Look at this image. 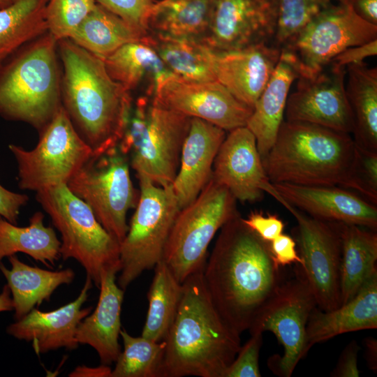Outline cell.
<instances>
[{"instance_id": "obj_43", "label": "cell", "mask_w": 377, "mask_h": 377, "mask_svg": "<svg viewBox=\"0 0 377 377\" xmlns=\"http://www.w3.org/2000/svg\"><path fill=\"white\" fill-rule=\"evenodd\" d=\"M269 245L272 258L279 267L293 263L302 265V259L295 249L296 243L290 235L281 233Z\"/></svg>"}, {"instance_id": "obj_25", "label": "cell", "mask_w": 377, "mask_h": 377, "mask_svg": "<svg viewBox=\"0 0 377 377\" xmlns=\"http://www.w3.org/2000/svg\"><path fill=\"white\" fill-rule=\"evenodd\" d=\"M376 328L377 272L348 302L331 311L313 309L306 327L307 348L343 333Z\"/></svg>"}, {"instance_id": "obj_14", "label": "cell", "mask_w": 377, "mask_h": 377, "mask_svg": "<svg viewBox=\"0 0 377 377\" xmlns=\"http://www.w3.org/2000/svg\"><path fill=\"white\" fill-rule=\"evenodd\" d=\"M191 119L164 106L153 96L147 130L139 147L128 158L137 177H145L160 186L172 184Z\"/></svg>"}, {"instance_id": "obj_26", "label": "cell", "mask_w": 377, "mask_h": 377, "mask_svg": "<svg viewBox=\"0 0 377 377\" xmlns=\"http://www.w3.org/2000/svg\"><path fill=\"white\" fill-rule=\"evenodd\" d=\"M8 260L10 269L1 263L0 270L10 291L15 320L44 301H48L58 287L70 284L75 278V272L71 268L52 271L30 266L15 254L9 256Z\"/></svg>"}, {"instance_id": "obj_27", "label": "cell", "mask_w": 377, "mask_h": 377, "mask_svg": "<svg viewBox=\"0 0 377 377\" xmlns=\"http://www.w3.org/2000/svg\"><path fill=\"white\" fill-rule=\"evenodd\" d=\"M102 59L110 77L130 92L147 84L146 94L154 96L163 82L176 77L142 39L122 45Z\"/></svg>"}, {"instance_id": "obj_37", "label": "cell", "mask_w": 377, "mask_h": 377, "mask_svg": "<svg viewBox=\"0 0 377 377\" xmlns=\"http://www.w3.org/2000/svg\"><path fill=\"white\" fill-rule=\"evenodd\" d=\"M332 0H278V17L273 42L281 49Z\"/></svg>"}, {"instance_id": "obj_12", "label": "cell", "mask_w": 377, "mask_h": 377, "mask_svg": "<svg viewBox=\"0 0 377 377\" xmlns=\"http://www.w3.org/2000/svg\"><path fill=\"white\" fill-rule=\"evenodd\" d=\"M317 306L314 295L302 272L283 280L250 326V334L270 331L283 348L281 355L271 357L267 365L276 375L291 376L297 363L309 351L306 327Z\"/></svg>"}, {"instance_id": "obj_34", "label": "cell", "mask_w": 377, "mask_h": 377, "mask_svg": "<svg viewBox=\"0 0 377 377\" xmlns=\"http://www.w3.org/2000/svg\"><path fill=\"white\" fill-rule=\"evenodd\" d=\"M49 0H18L0 9V68L20 49L47 31Z\"/></svg>"}, {"instance_id": "obj_23", "label": "cell", "mask_w": 377, "mask_h": 377, "mask_svg": "<svg viewBox=\"0 0 377 377\" xmlns=\"http://www.w3.org/2000/svg\"><path fill=\"white\" fill-rule=\"evenodd\" d=\"M120 268L112 267L102 273L97 305L92 313L80 321L76 330L79 344L92 347L101 363L105 365L115 362L121 353L119 337L124 290L116 283Z\"/></svg>"}, {"instance_id": "obj_39", "label": "cell", "mask_w": 377, "mask_h": 377, "mask_svg": "<svg viewBox=\"0 0 377 377\" xmlns=\"http://www.w3.org/2000/svg\"><path fill=\"white\" fill-rule=\"evenodd\" d=\"M132 27L146 36L149 32L148 19L154 0H96Z\"/></svg>"}, {"instance_id": "obj_31", "label": "cell", "mask_w": 377, "mask_h": 377, "mask_svg": "<svg viewBox=\"0 0 377 377\" xmlns=\"http://www.w3.org/2000/svg\"><path fill=\"white\" fill-rule=\"evenodd\" d=\"M60 246L54 230L44 225L42 212H35L25 227H18L0 216V263L6 257L24 253L52 267L61 257Z\"/></svg>"}, {"instance_id": "obj_18", "label": "cell", "mask_w": 377, "mask_h": 377, "mask_svg": "<svg viewBox=\"0 0 377 377\" xmlns=\"http://www.w3.org/2000/svg\"><path fill=\"white\" fill-rule=\"evenodd\" d=\"M214 161L212 179L236 200L255 202L274 190L265 172L254 135L242 126L229 131Z\"/></svg>"}, {"instance_id": "obj_41", "label": "cell", "mask_w": 377, "mask_h": 377, "mask_svg": "<svg viewBox=\"0 0 377 377\" xmlns=\"http://www.w3.org/2000/svg\"><path fill=\"white\" fill-rule=\"evenodd\" d=\"M355 175L358 192L377 205V152L356 146Z\"/></svg>"}, {"instance_id": "obj_50", "label": "cell", "mask_w": 377, "mask_h": 377, "mask_svg": "<svg viewBox=\"0 0 377 377\" xmlns=\"http://www.w3.org/2000/svg\"><path fill=\"white\" fill-rule=\"evenodd\" d=\"M13 309V300L9 288L5 285L0 293V312Z\"/></svg>"}, {"instance_id": "obj_19", "label": "cell", "mask_w": 377, "mask_h": 377, "mask_svg": "<svg viewBox=\"0 0 377 377\" xmlns=\"http://www.w3.org/2000/svg\"><path fill=\"white\" fill-rule=\"evenodd\" d=\"M281 49L264 41L241 49L212 52L216 81L253 109L279 60Z\"/></svg>"}, {"instance_id": "obj_11", "label": "cell", "mask_w": 377, "mask_h": 377, "mask_svg": "<svg viewBox=\"0 0 377 377\" xmlns=\"http://www.w3.org/2000/svg\"><path fill=\"white\" fill-rule=\"evenodd\" d=\"M376 39L377 25L361 18L350 0H332L281 49L293 56L300 77H312L346 49Z\"/></svg>"}, {"instance_id": "obj_8", "label": "cell", "mask_w": 377, "mask_h": 377, "mask_svg": "<svg viewBox=\"0 0 377 377\" xmlns=\"http://www.w3.org/2000/svg\"><path fill=\"white\" fill-rule=\"evenodd\" d=\"M139 198L120 243L121 269L117 279L123 290L144 271L154 268L162 259L175 219L181 209L172 186H160L145 177H138Z\"/></svg>"}, {"instance_id": "obj_3", "label": "cell", "mask_w": 377, "mask_h": 377, "mask_svg": "<svg viewBox=\"0 0 377 377\" xmlns=\"http://www.w3.org/2000/svg\"><path fill=\"white\" fill-rule=\"evenodd\" d=\"M182 298L164 339L161 377H223L241 348L240 334L215 308L203 270L183 283Z\"/></svg>"}, {"instance_id": "obj_35", "label": "cell", "mask_w": 377, "mask_h": 377, "mask_svg": "<svg viewBox=\"0 0 377 377\" xmlns=\"http://www.w3.org/2000/svg\"><path fill=\"white\" fill-rule=\"evenodd\" d=\"M182 291V283L161 260L154 267L147 293L149 306L142 337L156 342L164 340L176 315Z\"/></svg>"}, {"instance_id": "obj_17", "label": "cell", "mask_w": 377, "mask_h": 377, "mask_svg": "<svg viewBox=\"0 0 377 377\" xmlns=\"http://www.w3.org/2000/svg\"><path fill=\"white\" fill-rule=\"evenodd\" d=\"M154 96L168 108L226 131L246 126L253 110L218 81L193 82L172 77L158 87Z\"/></svg>"}, {"instance_id": "obj_38", "label": "cell", "mask_w": 377, "mask_h": 377, "mask_svg": "<svg viewBox=\"0 0 377 377\" xmlns=\"http://www.w3.org/2000/svg\"><path fill=\"white\" fill-rule=\"evenodd\" d=\"M97 4L96 0H49L45 10L47 31L57 40L69 38Z\"/></svg>"}, {"instance_id": "obj_33", "label": "cell", "mask_w": 377, "mask_h": 377, "mask_svg": "<svg viewBox=\"0 0 377 377\" xmlns=\"http://www.w3.org/2000/svg\"><path fill=\"white\" fill-rule=\"evenodd\" d=\"M143 36L98 3L68 39L103 59L122 45L140 40Z\"/></svg>"}, {"instance_id": "obj_49", "label": "cell", "mask_w": 377, "mask_h": 377, "mask_svg": "<svg viewBox=\"0 0 377 377\" xmlns=\"http://www.w3.org/2000/svg\"><path fill=\"white\" fill-rule=\"evenodd\" d=\"M367 364L370 369L375 372L377 369V341L375 339L368 337L364 340Z\"/></svg>"}, {"instance_id": "obj_40", "label": "cell", "mask_w": 377, "mask_h": 377, "mask_svg": "<svg viewBox=\"0 0 377 377\" xmlns=\"http://www.w3.org/2000/svg\"><path fill=\"white\" fill-rule=\"evenodd\" d=\"M263 333L251 334L250 339L241 346L236 357L226 369L223 377H260L259 353Z\"/></svg>"}, {"instance_id": "obj_7", "label": "cell", "mask_w": 377, "mask_h": 377, "mask_svg": "<svg viewBox=\"0 0 377 377\" xmlns=\"http://www.w3.org/2000/svg\"><path fill=\"white\" fill-rule=\"evenodd\" d=\"M236 201L226 187L211 178L197 198L179 211L161 260L179 283L204 269L214 235L239 215Z\"/></svg>"}, {"instance_id": "obj_15", "label": "cell", "mask_w": 377, "mask_h": 377, "mask_svg": "<svg viewBox=\"0 0 377 377\" xmlns=\"http://www.w3.org/2000/svg\"><path fill=\"white\" fill-rule=\"evenodd\" d=\"M346 67L330 64L314 77H299L295 90L287 99L286 120L352 133L354 122L346 93Z\"/></svg>"}, {"instance_id": "obj_42", "label": "cell", "mask_w": 377, "mask_h": 377, "mask_svg": "<svg viewBox=\"0 0 377 377\" xmlns=\"http://www.w3.org/2000/svg\"><path fill=\"white\" fill-rule=\"evenodd\" d=\"M243 222L263 241L271 242L283 232L284 223L274 214L264 215L260 212H252Z\"/></svg>"}, {"instance_id": "obj_48", "label": "cell", "mask_w": 377, "mask_h": 377, "mask_svg": "<svg viewBox=\"0 0 377 377\" xmlns=\"http://www.w3.org/2000/svg\"><path fill=\"white\" fill-rule=\"evenodd\" d=\"M112 369L102 364L97 367L79 366L69 374L71 377H111Z\"/></svg>"}, {"instance_id": "obj_1", "label": "cell", "mask_w": 377, "mask_h": 377, "mask_svg": "<svg viewBox=\"0 0 377 377\" xmlns=\"http://www.w3.org/2000/svg\"><path fill=\"white\" fill-rule=\"evenodd\" d=\"M203 269L209 295L226 323L241 334L282 282L268 242L240 214L223 225Z\"/></svg>"}, {"instance_id": "obj_30", "label": "cell", "mask_w": 377, "mask_h": 377, "mask_svg": "<svg viewBox=\"0 0 377 377\" xmlns=\"http://www.w3.org/2000/svg\"><path fill=\"white\" fill-rule=\"evenodd\" d=\"M341 239L340 305L350 300L377 272V234L354 224L339 223Z\"/></svg>"}, {"instance_id": "obj_51", "label": "cell", "mask_w": 377, "mask_h": 377, "mask_svg": "<svg viewBox=\"0 0 377 377\" xmlns=\"http://www.w3.org/2000/svg\"><path fill=\"white\" fill-rule=\"evenodd\" d=\"M18 0H0V9L6 8Z\"/></svg>"}, {"instance_id": "obj_22", "label": "cell", "mask_w": 377, "mask_h": 377, "mask_svg": "<svg viewBox=\"0 0 377 377\" xmlns=\"http://www.w3.org/2000/svg\"><path fill=\"white\" fill-rule=\"evenodd\" d=\"M226 131L192 117L172 186L180 209L193 202L212 178L214 159Z\"/></svg>"}, {"instance_id": "obj_16", "label": "cell", "mask_w": 377, "mask_h": 377, "mask_svg": "<svg viewBox=\"0 0 377 377\" xmlns=\"http://www.w3.org/2000/svg\"><path fill=\"white\" fill-rule=\"evenodd\" d=\"M277 17L278 0H214L209 25L202 39L217 51L273 41Z\"/></svg>"}, {"instance_id": "obj_28", "label": "cell", "mask_w": 377, "mask_h": 377, "mask_svg": "<svg viewBox=\"0 0 377 377\" xmlns=\"http://www.w3.org/2000/svg\"><path fill=\"white\" fill-rule=\"evenodd\" d=\"M142 40L151 47L177 77L193 82L216 81L212 49L202 38L152 32Z\"/></svg>"}, {"instance_id": "obj_10", "label": "cell", "mask_w": 377, "mask_h": 377, "mask_svg": "<svg viewBox=\"0 0 377 377\" xmlns=\"http://www.w3.org/2000/svg\"><path fill=\"white\" fill-rule=\"evenodd\" d=\"M17 165L18 186L38 191L67 184L92 155L61 106L31 150L8 145Z\"/></svg>"}, {"instance_id": "obj_9", "label": "cell", "mask_w": 377, "mask_h": 377, "mask_svg": "<svg viewBox=\"0 0 377 377\" xmlns=\"http://www.w3.org/2000/svg\"><path fill=\"white\" fill-rule=\"evenodd\" d=\"M129 165L128 157L115 147L103 154H92L66 184L119 243L128 230L127 212L135 208L139 198Z\"/></svg>"}, {"instance_id": "obj_44", "label": "cell", "mask_w": 377, "mask_h": 377, "mask_svg": "<svg viewBox=\"0 0 377 377\" xmlns=\"http://www.w3.org/2000/svg\"><path fill=\"white\" fill-rule=\"evenodd\" d=\"M28 201L27 195L12 192L0 184V216L8 221L17 225L20 209Z\"/></svg>"}, {"instance_id": "obj_32", "label": "cell", "mask_w": 377, "mask_h": 377, "mask_svg": "<svg viewBox=\"0 0 377 377\" xmlns=\"http://www.w3.org/2000/svg\"><path fill=\"white\" fill-rule=\"evenodd\" d=\"M214 0L155 1L149 19V31L202 38L207 31Z\"/></svg>"}, {"instance_id": "obj_29", "label": "cell", "mask_w": 377, "mask_h": 377, "mask_svg": "<svg viewBox=\"0 0 377 377\" xmlns=\"http://www.w3.org/2000/svg\"><path fill=\"white\" fill-rule=\"evenodd\" d=\"M345 88L357 147L377 152V68L364 62L346 68Z\"/></svg>"}, {"instance_id": "obj_46", "label": "cell", "mask_w": 377, "mask_h": 377, "mask_svg": "<svg viewBox=\"0 0 377 377\" xmlns=\"http://www.w3.org/2000/svg\"><path fill=\"white\" fill-rule=\"evenodd\" d=\"M360 350L355 341H350L343 350L337 364L331 374L334 377H358L357 355Z\"/></svg>"}, {"instance_id": "obj_24", "label": "cell", "mask_w": 377, "mask_h": 377, "mask_svg": "<svg viewBox=\"0 0 377 377\" xmlns=\"http://www.w3.org/2000/svg\"><path fill=\"white\" fill-rule=\"evenodd\" d=\"M299 77L298 68L293 56L281 49L276 66L256 102L246 126L256 138L262 160L276 140L283 121L290 87Z\"/></svg>"}, {"instance_id": "obj_47", "label": "cell", "mask_w": 377, "mask_h": 377, "mask_svg": "<svg viewBox=\"0 0 377 377\" xmlns=\"http://www.w3.org/2000/svg\"><path fill=\"white\" fill-rule=\"evenodd\" d=\"M355 13L364 20L377 25V0H350Z\"/></svg>"}, {"instance_id": "obj_36", "label": "cell", "mask_w": 377, "mask_h": 377, "mask_svg": "<svg viewBox=\"0 0 377 377\" xmlns=\"http://www.w3.org/2000/svg\"><path fill=\"white\" fill-rule=\"evenodd\" d=\"M120 336L124 350L114 362L111 377H161L165 341L135 337L124 329L121 330Z\"/></svg>"}, {"instance_id": "obj_2", "label": "cell", "mask_w": 377, "mask_h": 377, "mask_svg": "<svg viewBox=\"0 0 377 377\" xmlns=\"http://www.w3.org/2000/svg\"><path fill=\"white\" fill-rule=\"evenodd\" d=\"M57 46L62 106L75 130L93 155L117 147L133 102L131 92L110 77L99 57L68 38Z\"/></svg>"}, {"instance_id": "obj_20", "label": "cell", "mask_w": 377, "mask_h": 377, "mask_svg": "<svg viewBox=\"0 0 377 377\" xmlns=\"http://www.w3.org/2000/svg\"><path fill=\"white\" fill-rule=\"evenodd\" d=\"M93 286L87 276L84 284L73 301L50 311L33 309L27 315L7 327L13 337L31 342L37 355L61 348L75 350L79 346L76 330L80 321L92 311V307L82 308Z\"/></svg>"}, {"instance_id": "obj_21", "label": "cell", "mask_w": 377, "mask_h": 377, "mask_svg": "<svg viewBox=\"0 0 377 377\" xmlns=\"http://www.w3.org/2000/svg\"><path fill=\"white\" fill-rule=\"evenodd\" d=\"M272 184L286 201L313 217L376 230V205L343 187Z\"/></svg>"}, {"instance_id": "obj_13", "label": "cell", "mask_w": 377, "mask_h": 377, "mask_svg": "<svg viewBox=\"0 0 377 377\" xmlns=\"http://www.w3.org/2000/svg\"><path fill=\"white\" fill-rule=\"evenodd\" d=\"M297 222L302 272L322 311L340 303L341 239L339 224L313 217L286 201L276 191L273 195Z\"/></svg>"}, {"instance_id": "obj_5", "label": "cell", "mask_w": 377, "mask_h": 377, "mask_svg": "<svg viewBox=\"0 0 377 377\" xmlns=\"http://www.w3.org/2000/svg\"><path fill=\"white\" fill-rule=\"evenodd\" d=\"M57 40L48 31L0 68V117L26 122L40 133L62 106Z\"/></svg>"}, {"instance_id": "obj_6", "label": "cell", "mask_w": 377, "mask_h": 377, "mask_svg": "<svg viewBox=\"0 0 377 377\" xmlns=\"http://www.w3.org/2000/svg\"><path fill=\"white\" fill-rule=\"evenodd\" d=\"M36 200L61 235V257L77 260L96 287L105 270L121 267L120 243L66 184L37 191Z\"/></svg>"}, {"instance_id": "obj_4", "label": "cell", "mask_w": 377, "mask_h": 377, "mask_svg": "<svg viewBox=\"0 0 377 377\" xmlns=\"http://www.w3.org/2000/svg\"><path fill=\"white\" fill-rule=\"evenodd\" d=\"M262 161L272 184L337 186L358 192L356 145L348 133L283 120Z\"/></svg>"}, {"instance_id": "obj_45", "label": "cell", "mask_w": 377, "mask_h": 377, "mask_svg": "<svg viewBox=\"0 0 377 377\" xmlns=\"http://www.w3.org/2000/svg\"><path fill=\"white\" fill-rule=\"evenodd\" d=\"M377 54V39L363 45L348 47L337 54L330 62L339 67L360 64L369 57Z\"/></svg>"}]
</instances>
